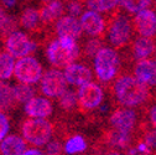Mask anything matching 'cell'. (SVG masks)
<instances>
[{"label":"cell","mask_w":156,"mask_h":155,"mask_svg":"<svg viewBox=\"0 0 156 155\" xmlns=\"http://www.w3.org/2000/svg\"><path fill=\"white\" fill-rule=\"evenodd\" d=\"M134 146H135L136 150H138L139 155H140V154H154L152 150H151V148L147 145V143H146L145 140H143L141 138L134 143Z\"/></svg>","instance_id":"36"},{"label":"cell","mask_w":156,"mask_h":155,"mask_svg":"<svg viewBox=\"0 0 156 155\" xmlns=\"http://www.w3.org/2000/svg\"><path fill=\"white\" fill-rule=\"evenodd\" d=\"M57 104L61 109L66 112H71L78 107V96L77 89L68 87V89L57 99Z\"/></svg>","instance_id":"27"},{"label":"cell","mask_w":156,"mask_h":155,"mask_svg":"<svg viewBox=\"0 0 156 155\" xmlns=\"http://www.w3.org/2000/svg\"><path fill=\"white\" fill-rule=\"evenodd\" d=\"M23 155H47L42 148H36V146H30Z\"/></svg>","instance_id":"37"},{"label":"cell","mask_w":156,"mask_h":155,"mask_svg":"<svg viewBox=\"0 0 156 155\" xmlns=\"http://www.w3.org/2000/svg\"><path fill=\"white\" fill-rule=\"evenodd\" d=\"M41 2H44V3H50V2H53V0H41Z\"/></svg>","instance_id":"41"},{"label":"cell","mask_w":156,"mask_h":155,"mask_svg":"<svg viewBox=\"0 0 156 155\" xmlns=\"http://www.w3.org/2000/svg\"><path fill=\"white\" fill-rule=\"evenodd\" d=\"M24 113L29 118H45L48 119L55 113V104L51 98L40 94L34 96L30 101L23 104Z\"/></svg>","instance_id":"12"},{"label":"cell","mask_w":156,"mask_h":155,"mask_svg":"<svg viewBox=\"0 0 156 155\" xmlns=\"http://www.w3.org/2000/svg\"><path fill=\"white\" fill-rule=\"evenodd\" d=\"M37 49V42L25 30L16 29L4 36V50L12 55L15 59L34 55Z\"/></svg>","instance_id":"6"},{"label":"cell","mask_w":156,"mask_h":155,"mask_svg":"<svg viewBox=\"0 0 156 155\" xmlns=\"http://www.w3.org/2000/svg\"><path fill=\"white\" fill-rule=\"evenodd\" d=\"M27 148V142L21 134L10 133L0 142V155H23Z\"/></svg>","instance_id":"18"},{"label":"cell","mask_w":156,"mask_h":155,"mask_svg":"<svg viewBox=\"0 0 156 155\" xmlns=\"http://www.w3.org/2000/svg\"><path fill=\"white\" fill-rule=\"evenodd\" d=\"M14 89H15L16 102L21 103V104H25L27 101H30L32 98L34 96H36V88L32 85L17 82L16 85H14Z\"/></svg>","instance_id":"29"},{"label":"cell","mask_w":156,"mask_h":155,"mask_svg":"<svg viewBox=\"0 0 156 155\" xmlns=\"http://www.w3.org/2000/svg\"><path fill=\"white\" fill-rule=\"evenodd\" d=\"M17 104L14 85L9 81H0V109L9 110Z\"/></svg>","instance_id":"24"},{"label":"cell","mask_w":156,"mask_h":155,"mask_svg":"<svg viewBox=\"0 0 156 155\" xmlns=\"http://www.w3.org/2000/svg\"><path fill=\"white\" fill-rule=\"evenodd\" d=\"M11 132V122L6 110L0 109V142Z\"/></svg>","instance_id":"32"},{"label":"cell","mask_w":156,"mask_h":155,"mask_svg":"<svg viewBox=\"0 0 156 155\" xmlns=\"http://www.w3.org/2000/svg\"><path fill=\"white\" fill-rule=\"evenodd\" d=\"M141 139L147 143V145L151 148L152 153H156V129L152 127H146L143 130Z\"/></svg>","instance_id":"33"},{"label":"cell","mask_w":156,"mask_h":155,"mask_svg":"<svg viewBox=\"0 0 156 155\" xmlns=\"http://www.w3.org/2000/svg\"><path fill=\"white\" fill-rule=\"evenodd\" d=\"M68 87L69 85L66 80L63 70L55 68V67L46 70L40 83H38L40 93L56 101L68 89Z\"/></svg>","instance_id":"9"},{"label":"cell","mask_w":156,"mask_h":155,"mask_svg":"<svg viewBox=\"0 0 156 155\" xmlns=\"http://www.w3.org/2000/svg\"><path fill=\"white\" fill-rule=\"evenodd\" d=\"M81 26L83 35L87 37H103L107 32L108 19L104 14H101L95 10L86 9L80 16Z\"/></svg>","instance_id":"11"},{"label":"cell","mask_w":156,"mask_h":155,"mask_svg":"<svg viewBox=\"0 0 156 155\" xmlns=\"http://www.w3.org/2000/svg\"><path fill=\"white\" fill-rule=\"evenodd\" d=\"M135 35L133 16L122 10L114 13L108 20V27L104 38L107 45L122 50L131 44Z\"/></svg>","instance_id":"4"},{"label":"cell","mask_w":156,"mask_h":155,"mask_svg":"<svg viewBox=\"0 0 156 155\" xmlns=\"http://www.w3.org/2000/svg\"><path fill=\"white\" fill-rule=\"evenodd\" d=\"M145 118H146L147 125L156 129V101L149 103V106H147V108H146Z\"/></svg>","instance_id":"35"},{"label":"cell","mask_w":156,"mask_h":155,"mask_svg":"<svg viewBox=\"0 0 156 155\" xmlns=\"http://www.w3.org/2000/svg\"><path fill=\"white\" fill-rule=\"evenodd\" d=\"M103 45L104 42L102 41L101 37H88L82 46V53L87 59L92 60L95 56V53L103 47Z\"/></svg>","instance_id":"30"},{"label":"cell","mask_w":156,"mask_h":155,"mask_svg":"<svg viewBox=\"0 0 156 155\" xmlns=\"http://www.w3.org/2000/svg\"><path fill=\"white\" fill-rule=\"evenodd\" d=\"M84 10H86V4L82 0H67L66 14L80 17Z\"/></svg>","instance_id":"31"},{"label":"cell","mask_w":156,"mask_h":155,"mask_svg":"<svg viewBox=\"0 0 156 155\" xmlns=\"http://www.w3.org/2000/svg\"><path fill=\"white\" fill-rule=\"evenodd\" d=\"M112 96L118 106L139 109L149 106L152 98V89L133 73L124 72L112 83Z\"/></svg>","instance_id":"1"},{"label":"cell","mask_w":156,"mask_h":155,"mask_svg":"<svg viewBox=\"0 0 156 155\" xmlns=\"http://www.w3.org/2000/svg\"><path fill=\"white\" fill-rule=\"evenodd\" d=\"M20 133L29 145L44 148L53 139V124L45 118H26L20 127Z\"/></svg>","instance_id":"5"},{"label":"cell","mask_w":156,"mask_h":155,"mask_svg":"<svg viewBox=\"0 0 156 155\" xmlns=\"http://www.w3.org/2000/svg\"><path fill=\"white\" fill-rule=\"evenodd\" d=\"M0 5L6 10H14L17 6V0H0Z\"/></svg>","instance_id":"39"},{"label":"cell","mask_w":156,"mask_h":155,"mask_svg":"<svg viewBox=\"0 0 156 155\" xmlns=\"http://www.w3.org/2000/svg\"><path fill=\"white\" fill-rule=\"evenodd\" d=\"M133 24L136 35L156 38V9L149 8L133 15Z\"/></svg>","instance_id":"15"},{"label":"cell","mask_w":156,"mask_h":155,"mask_svg":"<svg viewBox=\"0 0 156 155\" xmlns=\"http://www.w3.org/2000/svg\"><path fill=\"white\" fill-rule=\"evenodd\" d=\"M53 30H55L56 37L68 36V37H74L77 40H80L83 35L80 17L72 16L68 14H65L63 16H61L53 24Z\"/></svg>","instance_id":"16"},{"label":"cell","mask_w":156,"mask_h":155,"mask_svg":"<svg viewBox=\"0 0 156 155\" xmlns=\"http://www.w3.org/2000/svg\"><path fill=\"white\" fill-rule=\"evenodd\" d=\"M140 155H152V154H140Z\"/></svg>","instance_id":"43"},{"label":"cell","mask_w":156,"mask_h":155,"mask_svg":"<svg viewBox=\"0 0 156 155\" xmlns=\"http://www.w3.org/2000/svg\"><path fill=\"white\" fill-rule=\"evenodd\" d=\"M44 73H45L44 65L35 55L16 59L15 73H14V78L16 80V82L36 86L40 83Z\"/></svg>","instance_id":"7"},{"label":"cell","mask_w":156,"mask_h":155,"mask_svg":"<svg viewBox=\"0 0 156 155\" xmlns=\"http://www.w3.org/2000/svg\"><path fill=\"white\" fill-rule=\"evenodd\" d=\"M44 24H55L61 16L66 14V3L63 0H53L45 3L40 9Z\"/></svg>","instance_id":"21"},{"label":"cell","mask_w":156,"mask_h":155,"mask_svg":"<svg viewBox=\"0 0 156 155\" xmlns=\"http://www.w3.org/2000/svg\"><path fill=\"white\" fill-rule=\"evenodd\" d=\"M19 25L23 30L32 32L40 29L42 21L40 9H36L34 6H26L21 10L20 16H19Z\"/></svg>","instance_id":"19"},{"label":"cell","mask_w":156,"mask_h":155,"mask_svg":"<svg viewBox=\"0 0 156 155\" xmlns=\"http://www.w3.org/2000/svg\"><path fill=\"white\" fill-rule=\"evenodd\" d=\"M19 25V21H16V19L8 13L5 8L0 5V35L6 36L11 31L16 30Z\"/></svg>","instance_id":"28"},{"label":"cell","mask_w":156,"mask_h":155,"mask_svg":"<svg viewBox=\"0 0 156 155\" xmlns=\"http://www.w3.org/2000/svg\"><path fill=\"white\" fill-rule=\"evenodd\" d=\"M78 107L83 112H97L99 107L107 101L105 88L98 81H90L80 88H77Z\"/></svg>","instance_id":"8"},{"label":"cell","mask_w":156,"mask_h":155,"mask_svg":"<svg viewBox=\"0 0 156 155\" xmlns=\"http://www.w3.org/2000/svg\"><path fill=\"white\" fill-rule=\"evenodd\" d=\"M16 59L8 51H0V81H10L15 73Z\"/></svg>","instance_id":"25"},{"label":"cell","mask_w":156,"mask_h":155,"mask_svg":"<svg viewBox=\"0 0 156 155\" xmlns=\"http://www.w3.org/2000/svg\"><path fill=\"white\" fill-rule=\"evenodd\" d=\"M128 49L129 55L134 62L152 59L156 52V38L135 35Z\"/></svg>","instance_id":"14"},{"label":"cell","mask_w":156,"mask_h":155,"mask_svg":"<svg viewBox=\"0 0 156 155\" xmlns=\"http://www.w3.org/2000/svg\"><path fill=\"white\" fill-rule=\"evenodd\" d=\"M154 0H122V10L129 15H135L145 9L152 8Z\"/></svg>","instance_id":"26"},{"label":"cell","mask_w":156,"mask_h":155,"mask_svg":"<svg viewBox=\"0 0 156 155\" xmlns=\"http://www.w3.org/2000/svg\"><path fill=\"white\" fill-rule=\"evenodd\" d=\"M88 149V142L82 134H73L63 142V153L66 155H81Z\"/></svg>","instance_id":"22"},{"label":"cell","mask_w":156,"mask_h":155,"mask_svg":"<svg viewBox=\"0 0 156 155\" xmlns=\"http://www.w3.org/2000/svg\"><path fill=\"white\" fill-rule=\"evenodd\" d=\"M105 143L112 149L123 151L134 145V134L110 129L105 135Z\"/></svg>","instance_id":"20"},{"label":"cell","mask_w":156,"mask_h":155,"mask_svg":"<svg viewBox=\"0 0 156 155\" xmlns=\"http://www.w3.org/2000/svg\"><path fill=\"white\" fill-rule=\"evenodd\" d=\"M63 72L69 87L80 88L81 86L90 81H94V73H93L92 66L82 61H76L71 63L63 70Z\"/></svg>","instance_id":"13"},{"label":"cell","mask_w":156,"mask_h":155,"mask_svg":"<svg viewBox=\"0 0 156 155\" xmlns=\"http://www.w3.org/2000/svg\"><path fill=\"white\" fill-rule=\"evenodd\" d=\"M44 150L47 155H61L63 153V143L53 138L44 146Z\"/></svg>","instance_id":"34"},{"label":"cell","mask_w":156,"mask_h":155,"mask_svg":"<svg viewBox=\"0 0 156 155\" xmlns=\"http://www.w3.org/2000/svg\"><path fill=\"white\" fill-rule=\"evenodd\" d=\"M112 110H113V108H112V104L109 103V102H104L101 107H99V109L97 110L99 114H102V115H109L110 113H112Z\"/></svg>","instance_id":"38"},{"label":"cell","mask_w":156,"mask_h":155,"mask_svg":"<svg viewBox=\"0 0 156 155\" xmlns=\"http://www.w3.org/2000/svg\"><path fill=\"white\" fill-rule=\"evenodd\" d=\"M152 6H154V8L156 9V0H154V5H152Z\"/></svg>","instance_id":"42"},{"label":"cell","mask_w":156,"mask_h":155,"mask_svg":"<svg viewBox=\"0 0 156 155\" xmlns=\"http://www.w3.org/2000/svg\"><path fill=\"white\" fill-rule=\"evenodd\" d=\"M110 129L135 134L140 125V114L138 109L118 106L108 115Z\"/></svg>","instance_id":"10"},{"label":"cell","mask_w":156,"mask_h":155,"mask_svg":"<svg viewBox=\"0 0 156 155\" xmlns=\"http://www.w3.org/2000/svg\"><path fill=\"white\" fill-rule=\"evenodd\" d=\"M154 59H155V60H156V52H155V55H154Z\"/></svg>","instance_id":"44"},{"label":"cell","mask_w":156,"mask_h":155,"mask_svg":"<svg viewBox=\"0 0 156 155\" xmlns=\"http://www.w3.org/2000/svg\"><path fill=\"white\" fill-rule=\"evenodd\" d=\"M101 155H126V154L123 153L122 150H116V149H112V148H109V149H107L105 151H103Z\"/></svg>","instance_id":"40"},{"label":"cell","mask_w":156,"mask_h":155,"mask_svg":"<svg viewBox=\"0 0 156 155\" xmlns=\"http://www.w3.org/2000/svg\"><path fill=\"white\" fill-rule=\"evenodd\" d=\"M86 9L95 10L104 15H113L122 8V0H84Z\"/></svg>","instance_id":"23"},{"label":"cell","mask_w":156,"mask_h":155,"mask_svg":"<svg viewBox=\"0 0 156 155\" xmlns=\"http://www.w3.org/2000/svg\"><path fill=\"white\" fill-rule=\"evenodd\" d=\"M82 55V46L74 37L62 36L48 41L45 47L46 61L51 67L65 70L71 63L78 61Z\"/></svg>","instance_id":"3"},{"label":"cell","mask_w":156,"mask_h":155,"mask_svg":"<svg viewBox=\"0 0 156 155\" xmlns=\"http://www.w3.org/2000/svg\"><path fill=\"white\" fill-rule=\"evenodd\" d=\"M92 68L95 81L103 86L112 85L122 74V52L109 45H103V47L92 59Z\"/></svg>","instance_id":"2"},{"label":"cell","mask_w":156,"mask_h":155,"mask_svg":"<svg viewBox=\"0 0 156 155\" xmlns=\"http://www.w3.org/2000/svg\"><path fill=\"white\" fill-rule=\"evenodd\" d=\"M131 73L151 89H156V60L147 59L134 62Z\"/></svg>","instance_id":"17"}]
</instances>
